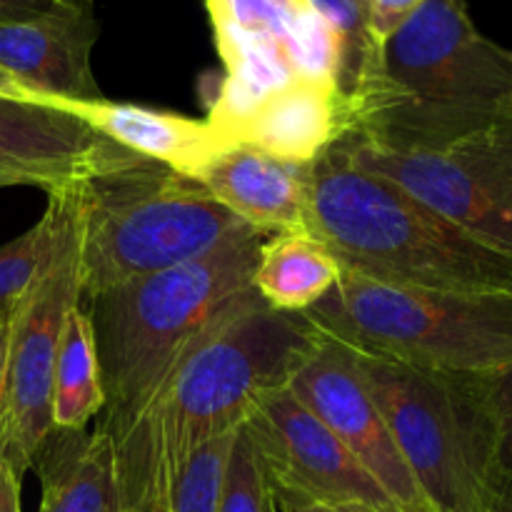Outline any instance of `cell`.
<instances>
[{
  "mask_svg": "<svg viewBox=\"0 0 512 512\" xmlns=\"http://www.w3.org/2000/svg\"><path fill=\"white\" fill-rule=\"evenodd\" d=\"M288 385L365 465L400 512H433L360 378L348 345L323 335Z\"/></svg>",
  "mask_w": 512,
  "mask_h": 512,
  "instance_id": "cell-11",
  "label": "cell"
},
{
  "mask_svg": "<svg viewBox=\"0 0 512 512\" xmlns=\"http://www.w3.org/2000/svg\"><path fill=\"white\" fill-rule=\"evenodd\" d=\"M275 510L278 512H385L365 503H315V500H298L288 495H275Z\"/></svg>",
  "mask_w": 512,
  "mask_h": 512,
  "instance_id": "cell-29",
  "label": "cell"
},
{
  "mask_svg": "<svg viewBox=\"0 0 512 512\" xmlns=\"http://www.w3.org/2000/svg\"><path fill=\"white\" fill-rule=\"evenodd\" d=\"M120 512H170L168 495H160V498H155L153 503L140 505V508H128V510H120Z\"/></svg>",
  "mask_w": 512,
  "mask_h": 512,
  "instance_id": "cell-32",
  "label": "cell"
},
{
  "mask_svg": "<svg viewBox=\"0 0 512 512\" xmlns=\"http://www.w3.org/2000/svg\"><path fill=\"white\" fill-rule=\"evenodd\" d=\"M0 93H8V95H28L13 78H10L5 70H0Z\"/></svg>",
  "mask_w": 512,
  "mask_h": 512,
  "instance_id": "cell-34",
  "label": "cell"
},
{
  "mask_svg": "<svg viewBox=\"0 0 512 512\" xmlns=\"http://www.w3.org/2000/svg\"><path fill=\"white\" fill-rule=\"evenodd\" d=\"M55 238L43 268L8 318L0 383V463L18 478L33 470L53 435V380L68 315L83 298L78 245V200L73 188L48 195Z\"/></svg>",
  "mask_w": 512,
  "mask_h": 512,
  "instance_id": "cell-8",
  "label": "cell"
},
{
  "mask_svg": "<svg viewBox=\"0 0 512 512\" xmlns=\"http://www.w3.org/2000/svg\"><path fill=\"white\" fill-rule=\"evenodd\" d=\"M235 433L208 440L185 458L168 485L170 512H218Z\"/></svg>",
  "mask_w": 512,
  "mask_h": 512,
  "instance_id": "cell-20",
  "label": "cell"
},
{
  "mask_svg": "<svg viewBox=\"0 0 512 512\" xmlns=\"http://www.w3.org/2000/svg\"><path fill=\"white\" fill-rule=\"evenodd\" d=\"M273 512H278V510H273Z\"/></svg>",
  "mask_w": 512,
  "mask_h": 512,
  "instance_id": "cell-35",
  "label": "cell"
},
{
  "mask_svg": "<svg viewBox=\"0 0 512 512\" xmlns=\"http://www.w3.org/2000/svg\"><path fill=\"white\" fill-rule=\"evenodd\" d=\"M303 228L343 273L413 290H512V255L485 245L330 145L305 173Z\"/></svg>",
  "mask_w": 512,
  "mask_h": 512,
  "instance_id": "cell-4",
  "label": "cell"
},
{
  "mask_svg": "<svg viewBox=\"0 0 512 512\" xmlns=\"http://www.w3.org/2000/svg\"><path fill=\"white\" fill-rule=\"evenodd\" d=\"M55 208L48 203L43 218L10 243L0 245V315H10L28 285L43 268L55 238Z\"/></svg>",
  "mask_w": 512,
  "mask_h": 512,
  "instance_id": "cell-22",
  "label": "cell"
},
{
  "mask_svg": "<svg viewBox=\"0 0 512 512\" xmlns=\"http://www.w3.org/2000/svg\"><path fill=\"white\" fill-rule=\"evenodd\" d=\"M490 408L498 428V483L512 478V365L485 373Z\"/></svg>",
  "mask_w": 512,
  "mask_h": 512,
  "instance_id": "cell-26",
  "label": "cell"
},
{
  "mask_svg": "<svg viewBox=\"0 0 512 512\" xmlns=\"http://www.w3.org/2000/svg\"><path fill=\"white\" fill-rule=\"evenodd\" d=\"M345 133L393 150L440 148L512 120V50L463 0H425L340 88Z\"/></svg>",
  "mask_w": 512,
  "mask_h": 512,
  "instance_id": "cell-1",
  "label": "cell"
},
{
  "mask_svg": "<svg viewBox=\"0 0 512 512\" xmlns=\"http://www.w3.org/2000/svg\"><path fill=\"white\" fill-rule=\"evenodd\" d=\"M208 8L213 25H228L250 35H268L283 43L295 5L283 0H208Z\"/></svg>",
  "mask_w": 512,
  "mask_h": 512,
  "instance_id": "cell-25",
  "label": "cell"
},
{
  "mask_svg": "<svg viewBox=\"0 0 512 512\" xmlns=\"http://www.w3.org/2000/svg\"><path fill=\"white\" fill-rule=\"evenodd\" d=\"M343 133L340 90L295 78L240 125L235 140L305 168L338 143Z\"/></svg>",
  "mask_w": 512,
  "mask_h": 512,
  "instance_id": "cell-16",
  "label": "cell"
},
{
  "mask_svg": "<svg viewBox=\"0 0 512 512\" xmlns=\"http://www.w3.org/2000/svg\"><path fill=\"white\" fill-rule=\"evenodd\" d=\"M283 50L295 78L338 88L340 43L333 30L305 3L295 5Z\"/></svg>",
  "mask_w": 512,
  "mask_h": 512,
  "instance_id": "cell-21",
  "label": "cell"
},
{
  "mask_svg": "<svg viewBox=\"0 0 512 512\" xmlns=\"http://www.w3.org/2000/svg\"><path fill=\"white\" fill-rule=\"evenodd\" d=\"M8 318H10V315H0V383H3L5 345H8Z\"/></svg>",
  "mask_w": 512,
  "mask_h": 512,
  "instance_id": "cell-33",
  "label": "cell"
},
{
  "mask_svg": "<svg viewBox=\"0 0 512 512\" xmlns=\"http://www.w3.org/2000/svg\"><path fill=\"white\" fill-rule=\"evenodd\" d=\"M128 153L73 108L33 95L0 93V188H73Z\"/></svg>",
  "mask_w": 512,
  "mask_h": 512,
  "instance_id": "cell-12",
  "label": "cell"
},
{
  "mask_svg": "<svg viewBox=\"0 0 512 512\" xmlns=\"http://www.w3.org/2000/svg\"><path fill=\"white\" fill-rule=\"evenodd\" d=\"M485 245L512 255V120L440 148L393 150L343 135L333 143Z\"/></svg>",
  "mask_w": 512,
  "mask_h": 512,
  "instance_id": "cell-9",
  "label": "cell"
},
{
  "mask_svg": "<svg viewBox=\"0 0 512 512\" xmlns=\"http://www.w3.org/2000/svg\"><path fill=\"white\" fill-rule=\"evenodd\" d=\"M0 512H20V478L0 463Z\"/></svg>",
  "mask_w": 512,
  "mask_h": 512,
  "instance_id": "cell-30",
  "label": "cell"
},
{
  "mask_svg": "<svg viewBox=\"0 0 512 512\" xmlns=\"http://www.w3.org/2000/svg\"><path fill=\"white\" fill-rule=\"evenodd\" d=\"M275 500L268 473L263 468L253 440L240 425L225 465L223 493L218 512H273Z\"/></svg>",
  "mask_w": 512,
  "mask_h": 512,
  "instance_id": "cell-23",
  "label": "cell"
},
{
  "mask_svg": "<svg viewBox=\"0 0 512 512\" xmlns=\"http://www.w3.org/2000/svg\"><path fill=\"white\" fill-rule=\"evenodd\" d=\"M370 3V33L375 43H383L393 35L425 0H368Z\"/></svg>",
  "mask_w": 512,
  "mask_h": 512,
  "instance_id": "cell-28",
  "label": "cell"
},
{
  "mask_svg": "<svg viewBox=\"0 0 512 512\" xmlns=\"http://www.w3.org/2000/svg\"><path fill=\"white\" fill-rule=\"evenodd\" d=\"M98 20L90 3L30 23L0 25V70L33 98L63 105L98 103V80L90 55Z\"/></svg>",
  "mask_w": 512,
  "mask_h": 512,
  "instance_id": "cell-13",
  "label": "cell"
},
{
  "mask_svg": "<svg viewBox=\"0 0 512 512\" xmlns=\"http://www.w3.org/2000/svg\"><path fill=\"white\" fill-rule=\"evenodd\" d=\"M85 295L190 263L243 228L203 185L125 153L75 185Z\"/></svg>",
  "mask_w": 512,
  "mask_h": 512,
  "instance_id": "cell-5",
  "label": "cell"
},
{
  "mask_svg": "<svg viewBox=\"0 0 512 512\" xmlns=\"http://www.w3.org/2000/svg\"><path fill=\"white\" fill-rule=\"evenodd\" d=\"M68 108H73L90 128L118 143L120 148L130 150L138 158L168 165L190 178H195V173L215 153L235 143L210 120H195L168 110L113 103L108 98Z\"/></svg>",
  "mask_w": 512,
  "mask_h": 512,
  "instance_id": "cell-15",
  "label": "cell"
},
{
  "mask_svg": "<svg viewBox=\"0 0 512 512\" xmlns=\"http://www.w3.org/2000/svg\"><path fill=\"white\" fill-rule=\"evenodd\" d=\"M305 173L308 165H290L248 143H230L215 153L195 180L235 215L263 235L303 228Z\"/></svg>",
  "mask_w": 512,
  "mask_h": 512,
  "instance_id": "cell-14",
  "label": "cell"
},
{
  "mask_svg": "<svg viewBox=\"0 0 512 512\" xmlns=\"http://www.w3.org/2000/svg\"><path fill=\"white\" fill-rule=\"evenodd\" d=\"M303 315L355 350L450 373L512 365V290H413L343 273Z\"/></svg>",
  "mask_w": 512,
  "mask_h": 512,
  "instance_id": "cell-7",
  "label": "cell"
},
{
  "mask_svg": "<svg viewBox=\"0 0 512 512\" xmlns=\"http://www.w3.org/2000/svg\"><path fill=\"white\" fill-rule=\"evenodd\" d=\"M88 0H0V25L30 23L75 10Z\"/></svg>",
  "mask_w": 512,
  "mask_h": 512,
  "instance_id": "cell-27",
  "label": "cell"
},
{
  "mask_svg": "<svg viewBox=\"0 0 512 512\" xmlns=\"http://www.w3.org/2000/svg\"><path fill=\"white\" fill-rule=\"evenodd\" d=\"M325 25L335 33L340 43V75L338 90L353 78L360 60L375 48L370 33V3L368 0H303Z\"/></svg>",
  "mask_w": 512,
  "mask_h": 512,
  "instance_id": "cell-24",
  "label": "cell"
},
{
  "mask_svg": "<svg viewBox=\"0 0 512 512\" xmlns=\"http://www.w3.org/2000/svg\"><path fill=\"white\" fill-rule=\"evenodd\" d=\"M343 268L305 228L268 235L253 270V290L278 313H305L338 285Z\"/></svg>",
  "mask_w": 512,
  "mask_h": 512,
  "instance_id": "cell-18",
  "label": "cell"
},
{
  "mask_svg": "<svg viewBox=\"0 0 512 512\" xmlns=\"http://www.w3.org/2000/svg\"><path fill=\"white\" fill-rule=\"evenodd\" d=\"M323 338L300 313H278L258 293L205 330L173 365L133 428L115 440L120 510L168 495L195 448L235 433L253 405L288 385Z\"/></svg>",
  "mask_w": 512,
  "mask_h": 512,
  "instance_id": "cell-2",
  "label": "cell"
},
{
  "mask_svg": "<svg viewBox=\"0 0 512 512\" xmlns=\"http://www.w3.org/2000/svg\"><path fill=\"white\" fill-rule=\"evenodd\" d=\"M485 512H512V478L500 480L493 490V498Z\"/></svg>",
  "mask_w": 512,
  "mask_h": 512,
  "instance_id": "cell-31",
  "label": "cell"
},
{
  "mask_svg": "<svg viewBox=\"0 0 512 512\" xmlns=\"http://www.w3.org/2000/svg\"><path fill=\"white\" fill-rule=\"evenodd\" d=\"M33 468L43 480L38 512H120L118 455L100 428L53 430Z\"/></svg>",
  "mask_w": 512,
  "mask_h": 512,
  "instance_id": "cell-17",
  "label": "cell"
},
{
  "mask_svg": "<svg viewBox=\"0 0 512 512\" xmlns=\"http://www.w3.org/2000/svg\"><path fill=\"white\" fill-rule=\"evenodd\" d=\"M243 428L263 460L275 495L315 503H365L400 512L378 480L308 405L300 403L290 385L265 393Z\"/></svg>",
  "mask_w": 512,
  "mask_h": 512,
  "instance_id": "cell-10",
  "label": "cell"
},
{
  "mask_svg": "<svg viewBox=\"0 0 512 512\" xmlns=\"http://www.w3.org/2000/svg\"><path fill=\"white\" fill-rule=\"evenodd\" d=\"M350 350L433 512L488 510L498 485V428L485 373Z\"/></svg>",
  "mask_w": 512,
  "mask_h": 512,
  "instance_id": "cell-6",
  "label": "cell"
},
{
  "mask_svg": "<svg viewBox=\"0 0 512 512\" xmlns=\"http://www.w3.org/2000/svg\"><path fill=\"white\" fill-rule=\"evenodd\" d=\"M100 410H105L103 368L90 320L78 305L68 315L55 363L53 428L83 430Z\"/></svg>",
  "mask_w": 512,
  "mask_h": 512,
  "instance_id": "cell-19",
  "label": "cell"
},
{
  "mask_svg": "<svg viewBox=\"0 0 512 512\" xmlns=\"http://www.w3.org/2000/svg\"><path fill=\"white\" fill-rule=\"evenodd\" d=\"M268 235L250 225L210 253L80 298L105 385L100 430L120 440L173 365L223 315L255 295L253 270Z\"/></svg>",
  "mask_w": 512,
  "mask_h": 512,
  "instance_id": "cell-3",
  "label": "cell"
}]
</instances>
